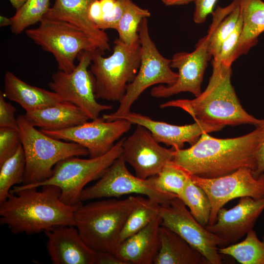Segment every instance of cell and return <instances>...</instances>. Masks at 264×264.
I'll return each mask as SVG.
<instances>
[{
  "mask_svg": "<svg viewBox=\"0 0 264 264\" xmlns=\"http://www.w3.org/2000/svg\"><path fill=\"white\" fill-rule=\"evenodd\" d=\"M264 138V124L242 136L217 138L202 134L190 148L174 150L173 161L191 175L213 178L241 168L253 171Z\"/></svg>",
  "mask_w": 264,
  "mask_h": 264,
  "instance_id": "1",
  "label": "cell"
},
{
  "mask_svg": "<svg viewBox=\"0 0 264 264\" xmlns=\"http://www.w3.org/2000/svg\"><path fill=\"white\" fill-rule=\"evenodd\" d=\"M19 188L14 186L0 203V223L14 234L45 232L62 225H75L74 215L81 204L70 206L60 198V189L53 185Z\"/></svg>",
  "mask_w": 264,
  "mask_h": 264,
  "instance_id": "2",
  "label": "cell"
},
{
  "mask_svg": "<svg viewBox=\"0 0 264 264\" xmlns=\"http://www.w3.org/2000/svg\"><path fill=\"white\" fill-rule=\"evenodd\" d=\"M213 72L207 87L193 99L171 100L161 108L176 107L189 113L195 121L224 127L227 125L250 124L256 127L264 124L242 107L231 82V66L212 61Z\"/></svg>",
  "mask_w": 264,
  "mask_h": 264,
  "instance_id": "3",
  "label": "cell"
},
{
  "mask_svg": "<svg viewBox=\"0 0 264 264\" xmlns=\"http://www.w3.org/2000/svg\"><path fill=\"white\" fill-rule=\"evenodd\" d=\"M138 196L123 199L106 198L81 203L74 215L75 226L85 243L96 253L114 252Z\"/></svg>",
  "mask_w": 264,
  "mask_h": 264,
  "instance_id": "4",
  "label": "cell"
},
{
  "mask_svg": "<svg viewBox=\"0 0 264 264\" xmlns=\"http://www.w3.org/2000/svg\"><path fill=\"white\" fill-rule=\"evenodd\" d=\"M17 120L26 162L22 184L46 180L52 175L54 166L66 158L88 155V150L81 145L54 138L38 130L24 115H19Z\"/></svg>",
  "mask_w": 264,
  "mask_h": 264,
  "instance_id": "5",
  "label": "cell"
},
{
  "mask_svg": "<svg viewBox=\"0 0 264 264\" xmlns=\"http://www.w3.org/2000/svg\"><path fill=\"white\" fill-rule=\"evenodd\" d=\"M112 54L104 57L99 49L91 52L89 70L94 78L96 99L120 102L136 75L141 62L139 41L129 45L114 40Z\"/></svg>",
  "mask_w": 264,
  "mask_h": 264,
  "instance_id": "6",
  "label": "cell"
},
{
  "mask_svg": "<svg viewBox=\"0 0 264 264\" xmlns=\"http://www.w3.org/2000/svg\"><path fill=\"white\" fill-rule=\"evenodd\" d=\"M123 138L117 141L105 154L83 159L78 156L66 158L54 167L52 175L46 180L33 184L15 186L19 188H39L53 185L60 189L61 199L65 204L75 206L82 202L80 196L90 182L98 179L122 153Z\"/></svg>",
  "mask_w": 264,
  "mask_h": 264,
  "instance_id": "7",
  "label": "cell"
},
{
  "mask_svg": "<svg viewBox=\"0 0 264 264\" xmlns=\"http://www.w3.org/2000/svg\"><path fill=\"white\" fill-rule=\"evenodd\" d=\"M138 33L141 44V62L138 71L133 80L128 84L117 110L103 115L105 120L120 119L131 112L133 104L150 87L157 84L170 86L178 78L177 73L175 72L170 66L171 59L161 54L151 39L147 18L141 21Z\"/></svg>",
  "mask_w": 264,
  "mask_h": 264,
  "instance_id": "8",
  "label": "cell"
},
{
  "mask_svg": "<svg viewBox=\"0 0 264 264\" xmlns=\"http://www.w3.org/2000/svg\"><path fill=\"white\" fill-rule=\"evenodd\" d=\"M37 44L55 57L59 70L70 72L82 51L98 49L93 41L76 26L68 22L44 18L39 25L25 30Z\"/></svg>",
  "mask_w": 264,
  "mask_h": 264,
  "instance_id": "9",
  "label": "cell"
},
{
  "mask_svg": "<svg viewBox=\"0 0 264 264\" xmlns=\"http://www.w3.org/2000/svg\"><path fill=\"white\" fill-rule=\"evenodd\" d=\"M154 176L144 179L133 175L121 155L94 184L83 190L80 199L83 202L136 194L145 196L161 205H167L177 196L157 190L154 184Z\"/></svg>",
  "mask_w": 264,
  "mask_h": 264,
  "instance_id": "10",
  "label": "cell"
},
{
  "mask_svg": "<svg viewBox=\"0 0 264 264\" xmlns=\"http://www.w3.org/2000/svg\"><path fill=\"white\" fill-rule=\"evenodd\" d=\"M78 63L70 72L61 70L53 73L48 86L62 101L73 104L90 120L99 117L101 112L111 110L113 106L98 103L95 95L94 78L89 69L91 52L82 51L77 56Z\"/></svg>",
  "mask_w": 264,
  "mask_h": 264,
  "instance_id": "11",
  "label": "cell"
},
{
  "mask_svg": "<svg viewBox=\"0 0 264 264\" xmlns=\"http://www.w3.org/2000/svg\"><path fill=\"white\" fill-rule=\"evenodd\" d=\"M190 176L210 200L211 211L208 225L216 222L219 210L231 200L245 197L256 199L264 197V173L256 176L253 170L248 168L213 178Z\"/></svg>",
  "mask_w": 264,
  "mask_h": 264,
  "instance_id": "12",
  "label": "cell"
},
{
  "mask_svg": "<svg viewBox=\"0 0 264 264\" xmlns=\"http://www.w3.org/2000/svg\"><path fill=\"white\" fill-rule=\"evenodd\" d=\"M161 225L174 231L198 250L208 264H220L218 246H225V242L205 226L199 223L177 197L167 205L160 206Z\"/></svg>",
  "mask_w": 264,
  "mask_h": 264,
  "instance_id": "13",
  "label": "cell"
},
{
  "mask_svg": "<svg viewBox=\"0 0 264 264\" xmlns=\"http://www.w3.org/2000/svg\"><path fill=\"white\" fill-rule=\"evenodd\" d=\"M91 120L65 129L41 131L54 138L81 145L88 150L89 157L93 158L108 153L132 125L124 119L109 121L98 117Z\"/></svg>",
  "mask_w": 264,
  "mask_h": 264,
  "instance_id": "14",
  "label": "cell"
},
{
  "mask_svg": "<svg viewBox=\"0 0 264 264\" xmlns=\"http://www.w3.org/2000/svg\"><path fill=\"white\" fill-rule=\"evenodd\" d=\"M212 32L210 26L208 34L200 39L192 52H177L173 56L170 66L178 69V78L170 86L158 85L151 90L156 98H167L181 92H189L198 97L202 93L201 85L208 62L212 57L208 51Z\"/></svg>",
  "mask_w": 264,
  "mask_h": 264,
  "instance_id": "15",
  "label": "cell"
},
{
  "mask_svg": "<svg viewBox=\"0 0 264 264\" xmlns=\"http://www.w3.org/2000/svg\"><path fill=\"white\" fill-rule=\"evenodd\" d=\"M159 143L148 129L138 125L130 136L123 138L121 155L136 176L144 179L154 176L173 160L174 149Z\"/></svg>",
  "mask_w": 264,
  "mask_h": 264,
  "instance_id": "16",
  "label": "cell"
},
{
  "mask_svg": "<svg viewBox=\"0 0 264 264\" xmlns=\"http://www.w3.org/2000/svg\"><path fill=\"white\" fill-rule=\"evenodd\" d=\"M264 210V197L258 199L242 197L232 208H221L218 213L216 222L205 227L222 240L227 246L236 243L253 229Z\"/></svg>",
  "mask_w": 264,
  "mask_h": 264,
  "instance_id": "17",
  "label": "cell"
},
{
  "mask_svg": "<svg viewBox=\"0 0 264 264\" xmlns=\"http://www.w3.org/2000/svg\"><path fill=\"white\" fill-rule=\"evenodd\" d=\"M121 119L148 129L158 143L171 146L174 150L183 149L185 143L193 145L204 133L216 132L223 127L195 121L192 124L175 125L153 120L140 113L130 112Z\"/></svg>",
  "mask_w": 264,
  "mask_h": 264,
  "instance_id": "18",
  "label": "cell"
},
{
  "mask_svg": "<svg viewBox=\"0 0 264 264\" xmlns=\"http://www.w3.org/2000/svg\"><path fill=\"white\" fill-rule=\"evenodd\" d=\"M53 264H95L96 253L84 242L74 225L58 226L44 232Z\"/></svg>",
  "mask_w": 264,
  "mask_h": 264,
  "instance_id": "19",
  "label": "cell"
},
{
  "mask_svg": "<svg viewBox=\"0 0 264 264\" xmlns=\"http://www.w3.org/2000/svg\"><path fill=\"white\" fill-rule=\"evenodd\" d=\"M96 0H55L44 18L65 21L82 30L104 52L110 50V40L88 18V10Z\"/></svg>",
  "mask_w": 264,
  "mask_h": 264,
  "instance_id": "20",
  "label": "cell"
},
{
  "mask_svg": "<svg viewBox=\"0 0 264 264\" xmlns=\"http://www.w3.org/2000/svg\"><path fill=\"white\" fill-rule=\"evenodd\" d=\"M159 216L142 230L126 239L113 253L125 264H153L160 248Z\"/></svg>",
  "mask_w": 264,
  "mask_h": 264,
  "instance_id": "21",
  "label": "cell"
},
{
  "mask_svg": "<svg viewBox=\"0 0 264 264\" xmlns=\"http://www.w3.org/2000/svg\"><path fill=\"white\" fill-rule=\"evenodd\" d=\"M24 116L33 126L48 131L71 128L90 120L80 108L64 101L52 106L26 112Z\"/></svg>",
  "mask_w": 264,
  "mask_h": 264,
  "instance_id": "22",
  "label": "cell"
},
{
  "mask_svg": "<svg viewBox=\"0 0 264 264\" xmlns=\"http://www.w3.org/2000/svg\"><path fill=\"white\" fill-rule=\"evenodd\" d=\"M5 97L18 103L26 112L54 105L62 101L53 91L32 86L7 71L4 78Z\"/></svg>",
  "mask_w": 264,
  "mask_h": 264,
  "instance_id": "23",
  "label": "cell"
},
{
  "mask_svg": "<svg viewBox=\"0 0 264 264\" xmlns=\"http://www.w3.org/2000/svg\"><path fill=\"white\" fill-rule=\"evenodd\" d=\"M160 248L154 264H208L201 253L176 233L161 225Z\"/></svg>",
  "mask_w": 264,
  "mask_h": 264,
  "instance_id": "24",
  "label": "cell"
},
{
  "mask_svg": "<svg viewBox=\"0 0 264 264\" xmlns=\"http://www.w3.org/2000/svg\"><path fill=\"white\" fill-rule=\"evenodd\" d=\"M238 2L242 26L235 60L255 46L258 37L264 31V2L262 0H238Z\"/></svg>",
  "mask_w": 264,
  "mask_h": 264,
  "instance_id": "25",
  "label": "cell"
},
{
  "mask_svg": "<svg viewBox=\"0 0 264 264\" xmlns=\"http://www.w3.org/2000/svg\"><path fill=\"white\" fill-rule=\"evenodd\" d=\"M242 241L218 248L221 254L234 258L242 264H264V236L263 241L251 229Z\"/></svg>",
  "mask_w": 264,
  "mask_h": 264,
  "instance_id": "26",
  "label": "cell"
},
{
  "mask_svg": "<svg viewBox=\"0 0 264 264\" xmlns=\"http://www.w3.org/2000/svg\"><path fill=\"white\" fill-rule=\"evenodd\" d=\"M25 164L21 144L12 156L0 164V203L8 198L14 186L23 183Z\"/></svg>",
  "mask_w": 264,
  "mask_h": 264,
  "instance_id": "27",
  "label": "cell"
},
{
  "mask_svg": "<svg viewBox=\"0 0 264 264\" xmlns=\"http://www.w3.org/2000/svg\"><path fill=\"white\" fill-rule=\"evenodd\" d=\"M160 206L147 197L138 196L137 203L125 222L119 243L143 229L159 216Z\"/></svg>",
  "mask_w": 264,
  "mask_h": 264,
  "instance_id": "28",
  "label": "cell"
},
{
  "mask_svg": "<svg viewBox=\"0 0 264 264\" xmlns=\"http://www.w3.org/2000/svg\"><path fill=\"white\" fill-rule=\"evenodd\" d=\"M187 206L196 220L201 225L208 224L211 211L210 200L205 192L189 176L181 194L177 197Z\"/></svg>",
  "mask_w": 264,
  "mask_h": 264,
  "instance_id": "29",
  "label": "cell"
},
{
  "mask_svg": "<svg viewBox=\"0 0 264 264\" xmlns=\"http://www.w3.org/2000/svg\"><path fill=\"white\" fill-rule=\"evenodd\" d=\"M50 0H26L12 18V32L19 34L30 26L40 22L48 11Z\"/></svg>",
  "mask_w": 264,
  "mask_h": 264,
  "instance_id": "30",
  "label": "cell"
},
{
  "mask_svg": "<svg viewBox=\"0 0 264 264\" xmlns=\"http://www.w3.org/2000/svg\"><path fill=\"white\" fill-rule=\"evenodd\" d=\"M150 12L143 9L131 0L120 20L116 31L118 39L127 44H132L139 41L138 29L143 19L149 18Z\"/></svg>",
  "mask_w": 264,
  "mask_h": 264,
  "instance_id": "31",
  "label": "cell"
},
{
  "mask_svg": "<svg viewBox=\"0 0 264 264\" xmlns=\"http://www.w3.org/2000/svg\"><path fill=\"white\" fill-rule=\"evenodd\" d=\"M189 174L172 160L154 176V184L159 191L178 197L183 191Z\"/></svg>",
  "mask_w": 264,
  "mask_h": 264,
  "instance_id": "32",
  "label": "cell"
},
{
  "mask_svg": "<svg viewBox=\"0 0 264 264\" xmlns=\"http://www.w3.org/2000/svg\"><path fill=\"white\" fill-rule=\"evenodd\" d=\"M242 26V19L240 16L237 24L231 33L221 44L219 55L213 60L219 61L222 65L231 66L235 60V55L241 37Z\"/></svg>",
  "mask_w": 264,
  "mask_h": 264,
  "instance_id": "33",
  "label": "cell"
},
{
  "mask_svg": "<svg viewBox=\"0 0 264 264\" xmlns=\"http://www.w3.org/2000/svg\"><path fill=\"white\" fill-rule=\"evenodd\" d=\"M21 144L18 128L0 127V164L12 156Z\"/></svg>",
  "mask_w": 264,
  "mask_h": 264,
  "instance_id": "34",
  "label": "cell"
},
{
  "mask_svg": "<svg viewBox=\"0 0 264 264\" xmlns=\"http://www.w3.org/2000/svg\"><path fill=\"white\" fill-rule=\"evenodd\" d=\"M131 0H116L114 8L110 12L104 14L101 20L96 25L100 29L116 30L118 22Z\"/></svg>",
  "mask_w": 264,
  "mask_h": 264,
  "instance_id": "35",
  "label": "cell"
},
{
  "mask_svg": "<svg viewBox=\"0 0 264 264\" xmlns=\"http://www.w3.org/2000/svg\"><path fill=\"white\" fill-rule=\"evenodd\" d=\"M3 92L0 93V127L17 129V120L15 118L16 108L6 102Z\"/></svg>",
  "mask_w": 264,
  "mask_h": 264,
  "instance_id": "36",
  "label": "cell"
},
{
  "mask_svg": "<svg viewBox=\"0 0 264 264\" xmlns=\"http://www.w3.org/2000/svg\"><path fill=\"white\" fill-rule=\"evenodd\" d=\"M217 1V0H194V22L197 24L204 22L207 16L213 13V8Z\"/></svg>",
  "mask_w": 264,
  "mask_h": 264,
  "instance_id": "37",
  "label": "cell"
},
{
  "mask_svg": "<svg viewBox=\"0 0 264 264\" xmlns=\"http://www.w3.org/2000/svg\"><path fill=\"white\" fill-rule=\"evenodd\" d=\"M95 264H125L117 258L113 252L96 253Z\"/></svg>",
  "mask_w": 264,
  "mask_h": 264,
  "instance_id": "38",
  "label": "cell"
},
{
  "mask_svg": "<svg viewBox=\"0 0 264 264\" xmlns=\"http://www.w3.org/2000/svg\"><path fill=\"white\" fill-rule=\"evenodd\" d=\"M103 15L100 0H96L89 7L88 18L96 25L101 20Z\"/></svg>",
  "mask_w": 264,
  "mask_h": 264,
  "instance_id": "39",
  "label": "cell"
},
{
  "mask_svg": "<svg viewBox=\"0 0 264 264\" xmlns=\"http://www.w3.org/2000/svg\"><path fill=\"white\" fill-rule=\"evenodd\" d=\"M263 173H264V138L257 154V166L254 171V174L256 176Z\"/></svg>",
  "mask_w": 264,
  "mask_h": 264,
  "instance_id": "40",
  "label": "cell"
},
{
  "mask_svg": "<svg viewBox=\"0 0 264 264\" xmlns=\"http://www.w3.org/2000/svg\"><path fill=\"white\" fill-rule=\"evenodd\" d=\"M103 14L110 12L114 8L116 0H99Z\"/></svg>",
  "mask_w": 264,
  "mask_h": 264,
  "instance_id": "41",
  "label": "cell"
},
{
  "mask_svg": "<svg viewBox=\"0 0 264 264\" xmlns=\"http://www.w3.org/2000/svg\"><path fill=\"white\" fill-rule=\"evenodd\" d=\"M166 6L181 5L189 3L194 0H161Z\"/></svg>",
  "mask_w": 264,
  "mask_h": 264,
  "instance_id": "42",
  "label": "cell"
},
{
  "mask_svg": "<svg viewBox=\"0 0 264 264\" xmlns=\"http://www.w3.org/2000/svg\"><path fill=\"white\" fill-rule=\"evenodd\" d=\"M13 24L12 18H8L5 16H0V26H11Z\"/></svg>",
  "mask_w": 264,
  "mask_h": 264,
  "instance_id": "43",
  "label": "cell"
},
{
  "mask_svg": "<svg viewBox=\"0 0 264 264\" xmlns=\"http://www.w3.org/2000/svg\"><path fill=\"white\" fill-rule=\"evenodd\" d=\"M12 6L17 10L19 9L26 0H9Z\"/></svg>",
  "mask_w": 264,
  "mask_h": 264,
  "instance_id": "44",
  "label": "cell"
}]
</instances>
